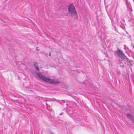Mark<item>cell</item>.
I'll list each match as a JSON object with an SVG mask.
<instances>
[{"label":"cell","instance_id":"7a4b0ae2","mask_svg":"<svg viewBox=\"0 0 134 134\" xmlns=\"http://www.w3.org/2000/svg\"><path fill=\"white\" fill-rule=\"evenodd\" d=\"M68 9H69L68 10L69 12L71 14V16L73 17H75V18H77L78 16L74 6L73 4H70L69 6Z\"/></svg>","mask_w":134,"mask_h":134},{"label":"cell","instance_id":"8992f818","mask_svg":"<svg viewBox=\"0 0 134 134\" xmlns=\"http://www.w3.org/2000/svg\"></svg>","mask_w":134,"mask_h":134},{"label":"cell","instance_id":"5b68a950","mask_svg":"<svg viewBox=\"0 0 134 134\" xmlns=\"http://www.w3.org/2000/svg\"><path fill=\"white\" fill-rule=\"evenodd\" d=\"M52 134H53V133H52Z\"/></svg>","mask_w":134,"mask_h":134},{"label":"cell","instance_id":"3957f363","mask_svg":"<svg viewBox=\"0 0 134 134\" xmlns=\"http://www.w3.org/2000/svg\"><path fill=\"white\" fill-rule=\"evenodd\" d=\"M116 53L117 54V55H118L123 60L126 59V56L124 54L123 52L122 51L120 50V49H118V50L116 51Z\"/></svg>","mask_w":134,"mask_h":134},{"label":"cell","instance_id":"277c9868","mask_svg":"<svg viewBox=\"0 0 134 134\" xmlns=\"http://www.w3.org/2000/svg\"><path fill=\"white\" fill-rule=\"evenodd\" d=\"M34 66L35 67V68L37 69V70H39V68H38V65L36 63H35L34 64Z\"/></svg>","mask_w":134,"mask_h":134},{"label":"cell","instance_id":"6da1fadb","mask_svg":"<svg viewBox=\"0 0 134 134\" xmlns=\"http://www.w3.org/2000/svg\"><path fill=\"white\" fill-rule=\"evenodd\" d=\"M37 75L38 77V78L40 79H41V80H42L44 82H46L48 83H50L52 84H59L60 82L58 81H56V80H52L51 79L43 75L42 74L38 73L37 74Z\"/></svg>","mask_w":134,"mask_h":134}]
</instances>
